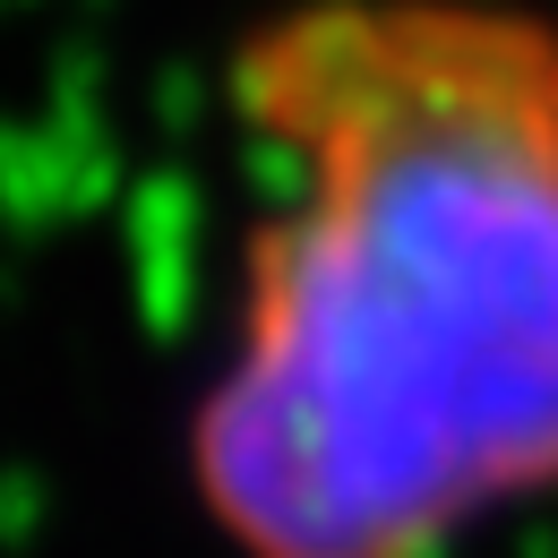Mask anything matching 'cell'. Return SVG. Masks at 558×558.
Here are the masks:
<instances>
[{
	"label": "cell",
	"mask_w": 558,
	"mask_h": 558,
	"mask_svg": "<svg viewBox=\"0 0 558 558\" xmlns=\"http://www.w3.org/2000/svg\"><path fill=\"white\" fill-rule=\"evenodd\" d=\"M241 241L181 413L223 558H464L558 498V9L267 0Z\"/></svg>",
	"instance_id": "cell-1"
}]
</instances>
